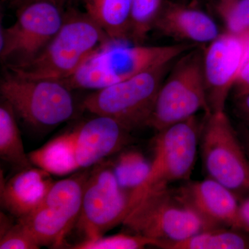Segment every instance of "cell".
Instances as JSON below:
<instances>
[{"label": "cell", "instance_id": "1", "mask_svg": "<svg viewBox=\"0 0 249 249\" xmlns=\"http://www.w3.org/2000/svg\"><path fill=\"white\" fill-rule=\"evenodd\" d=\"M109 42L112 41L86 13L69 9L60 30L36 58L21 66L4 68L26 78L66 80Z\"/></svg>", "mask_w": 249, "mask_h": 249}, {"label": "cell", "instance_id": "2", "mask_svg": "<svg viewBox=\"0 0 249 249\" xmlns=\"http://www.w3.org/2000/svg\"><path fill=\"white\" fill-rule=\"evenodd\" d=\"M197 46L189 43L131 45L127 42H109L93 53L73 76L64 81L73 90L101 89L175 61Z\"/></svg>", "mask_w": 249, "mask_h": 249}, {"label": "cell", "instance_id": "3", "mask_svg": "<svg viewBox=\"0 0 249 249\" xmlns=\"http://www.w3.org/2000/svg\"><path fill=\"white\" fill-rule=\"evenodd\" d=\"M175 61L94 90L85 98L82 107L94 115L114 119L129 132L147 126L160 88Z\"/></svg>", "mask_w": 249, "mask_h": 249}, {"label": "cell", "instance_id": "4", "mask_svg": "<svg viewBox=\"0 0 249 249\" xmlns=\"http://www.w3.org/2000/svg\"><path fill=\"white\" fill-rule=\"evenodd\" d=\"M72 90L64 80L26 78L6 68L0 80L2 100L17 117L38 128L58 125L74 115Z\"/></svg>", "mask_w": 249, "mask_h": 249}, {"label": "cell", "instance_id": "5", "mask_svg": "<svg viewBox=\"0 0 249 249\" xmlns=\"http://www.w3.org/2000/svg\"><path fill=\"white\" fill-rule=\"evenodd\" d=\"M200 110L209 114L204 73V50L195 47L173 65L160 88L147 126L157 132Z\"/></svg>", "mask_w": 249, "mask_h": 249}, {"label": "cell", "instance_id": "6", "mask_svg": "<svg viewBox=\"0 0 249 249\" xmlns=\"http://www.w3.org/2000/svg\"><path fill=\"white\" fill-rule=\"evenodd\" d=\"M200 136L201 157L209 178L240 201L249 196V158L225 111L206 114Z\"/></svg>", "mask_w": 249, "mask_h": 249}, {"label": "cell", "instance_id": "7", "mask_svg": "<svg viewBox=\"0 0 249 249\" xmlns=\"http://www.w3.org/2000/svg\"><path fill=\"white\" fill-rule=\"evenodd\" d=\"M62 6L54 0H36L18 8L16 22L1 27L0 59L4 67L25 65L43 51L64 22Z\"/></svg>", "mask_w": 249, "mask_h": 249}, {"label": "cell", "instance_id": "8", "mask_svg": "<svg viewBox=\"0 0 249 249\" xmlns=\"http://www.w3.org/2000/svg\"><path fill=\"white\" fill-rule=\"evenodd\" d=\"M202 124L194 116L158 132L150 173L142 186L132 191L136 204L147 191L189 179L196 163Z\"/></svg>", "mask_w": 249, "mask_h": 249}, {"label": "cell", "instance_id": "9", "mask_svg": "<svg viewBox=\"0 0 249 249\" xmlns=\"http://www.w3.org/2000/svg\"><path fill=\"white\" fill-rule=\"evenodd\" d=\"M123 224L134 233L160 242H178L205 231L200 219L168 187L147 191Z\"/></svg>", "mask_w": 249, "mask_h": 249}, {"label": "cell", "instance_id": "10", "mask_svg": "<svg viewBox=\"0 0 249 249\" xmlns=\"http://www.w3.org/2000/svg\"><path fill=\"white\" fill-rule=\"evenodd\" d=\"M133 208L132 191L119 185L110 163H101L87 178L76 224L85 240H94L123 224Z\"/></svg>", "mask_w": 249, "mask_h": 249}, {"label": "cell", "instance_id": "11", "mask_svg": "<svg viewBox=\"0 0 249 249\" xmlns=\"http://www.w3.org/2000/svg\"><path fill=\"white\" fill-rule=\"evenodd\" d=\"M249 56V34H219L204 50L205 86L210 113L225 111L226 103Z\"/></svg>", "mask_w": 249, "mask_h": 249}, {"label": "cell", "instance_id": "12", "mask_svg": "<svg viewBox=\"0 0 249 249\" xmlns=\"http://www.w3.org/2000/svg\"><path fill=\"white\" fill-rule=\"evenodd\" d=\"M174 192L178 200L200 219L205 231L219 228L243 230L240 200L217 181L211 178L189 181Z\"/></svg>", "mask_w": 249, "mask_h": 249}, {"label": "cell", "instance_id": "13", "mask_svg": "<svg viewBox=\"0 0 249 249\" xmlns=\"http://www.w3.org/2000/svg\"><path fill=\"white\" fill-rule=\"evenodd\" d=\"M130 132L114 119L103 116L86 121L71 131L75 157L79 169L101 163L128 142Z\"/></svg>", "mask_w": 249, "mask_h": 249}, {"label": "cell", "instance_id": "14", "mask_svg": "<svg viewBox=\"0 0 249 249\" xmlns=\"http://www.w3.org/2000/svg\"><path fill=\"white\" fill-rule=\"evenodd\" d=\"M153 29L180 43L206 45L219 36L216 22L209 14L191 4L165 0Z\"/></svg>", "mask_w": 249, "mask_h": 249}, {"label": "cell", "instance_id": "15", "mask_svg": "<svg viewBox=\"0 0 249 249\" xmlns=\"http://www.w3.org/2000/svg\"><path fill=\"white\" fill-rule=\"evenodd\" d=\"M42 168H27L1 186V202L11 214L24 217L42 205L54 181Z\"/></svg>", "mask_w": 249, "mask_h": 249}, {"label": "cell", "instance_id": "16", "mask_svg": "<svg viewBox=\"0 0 249 249\" xmlns=\"http://www.w3.org/2000/svg\"><path fill=\"white\" fill-rule=\"evenodd\" d=\"M85 13L112 42H130L133 0H83Z\"/></svg>", "mask_w": 249, "mask_h": 249}, {"label": "cell", "instance_id": "17", "mask_svg": "<svg viewBox=\"0 0 249 249\" xmlns=\"http://www.w3.org/2000/svg\"><path fill=\"white\" fill-rule=\"evenodd\" d=\"M19 223L40 247L62 246L74 226L63 214L44 205L19 218Z\"/></svg>", "mask_w": 249, "mask_h": 249}, {"label": "cell", "instance_id": "18", "mask_svg": "<svg viewBox=\"0 0 249 249\" xmlns=\"http://www.w3.org/2000/svg\"><path fill=\"white\" fill-rule=\"evenodd\" d=\"M28 155L33 165L51 175L63 176L79 170L71 131L55 137Z\"/></svg>", "mask_w": 249, "mask_h": 249}, {"label": "cell", "instance_id": "19", "mask_svg": "<svg viewBox=\"0 0 249 249\" xmlns=\"http://www.w3.org/2000/svg\"><path fill=\"white\" fill-rule=\"evenodd\" d=\"M249 232L232 228L210 229L178 242H160L165 249H249Z\"/></svg>", "mask_w": 249, "mask_h": 249}, {"label": "cell", "instance_id": "20", "mask_svg": "<svg viewBox=\"0 0 249 249\" xmlns=\"http://www.w3.org/2000/svg\"><path fill=\"white\" fill-rule=\"evenodd\" d=\"M89 173L54 181L42 205L58 211L76 224L81 212L85 182Z\"/></svg>", "mask_w": 249, "mask_h": 249}, {"label": "cell", "instance_id": "21", "mask_svg": "<svg viewBox=\"0 0 249 249\" xmlns=\"http://www.w3.org/2000/svg\"><path fill=\"white\" fill-rule=\"evenodd\" d=\"M0 156L1 160L22 169L32 165L24 151L17 116L4 100L0 106Z\"/></svg>", "mask_w": 249, "mask_h": 249}, {"label": "cell", "instance_id": "22", "mask_svg": "<svg viewBox=\"0 0 249 249\" xmlns=\"http://www.w3.org/2000/svg\"><path fill=\"white\" fill-rule=\"evenodd\" d=\"M111 165L119 185L124 189L132 191L142 186L146 180L152 163L142 152L129 150L121 153Z\"/></svg>", "mask_w": 249, "mask_h": 249}, {"label": "cell", "instance_id": "23", "mask_svg": "<svg viewBox=\"0 0 249 249\" xmlns=\"http://www.w3.org/2000/svg\"><path fill=\"white\" fill-rule=\"evenodd\" d=\"M165 0H133L130 42L143 45Z\"/></svg>", "mask_w": 249, "mask_h": 249}, {"label": "cell", "instance_id": "24", "mask_svg": "<svg viewBox=\"0 0 249 249\" xmlns=\"http://www.w3.org/2000/svg\"><path fill=\"white\" fill-rule=\"evenodd\" d=\"M213 8L227 32L240 36L249 34V0H214Z\"/></svg>", "mask_w": 249, "mask_h": 249}, {"label": "cell", "instance_id": "25", "mask_svg": "<svg viewBox=\"0 0 249 249\" xmlns=\"http://www.w3.org/2000/svg\"><path fill=\"white\" fill-rule=\"evenodd\" d=\"M160 241L138 234L119 233L108 237H98L94 240H84L76 244L74 249H141L147 246L157 247Z\"/></svg>", "mask_w": 249, "mask_h": 249}, {"label": "cell", "instance_id": "26", "mask_svg": "<svg viewBox=\"0 0 249 249\" xmlns=\"http://www.w3.org/2000/svg\"><path fill=\"white\" fill-rule=\"evenodd\" d=\"M40 247L20 223L7 228L1 233V249H37Z\"/></svg>", "mask_w": 249, "mask_h": 249}, {"label": "cell", "instance_id": "27", "mask_svg": "<svg viewBox=\"0 0 249 249\" xmlns=\"http://www.w3.org/2000/svg\"><path fill=\"white\" fill-rule=\"evenodd\" d=\"M234 109L244 124L249 126V92L235 96Z\"/></svg>", "mask_w": 249, "mask_h": 249}, {"label": "cell", "instance_id": "28", "mask_svg": "<svg viewBox=\"0 0 249 249\" xmlns=\"http://www.w3.org/2000/svg\"><path fill=\"white\" fill-rule=\"evenodd\" d=\"M235 96L249 91V56L246 60L234 85Z\"/></svg>", "mask_w": 249, "mask_h": 249}, {"label": "cell", "instance_id": "29", "mask_svg": "<svg viewBox=\"0 0 249 249\" xmlns=\"http://www.w3.org/2000/svg\"><path fill=\"white\" fill-rule=\"evenodd\" d=\"M240 217L242 229L249 232V196L240 201Z\"/></svg>", "mask_w": 249, "mask_h": 249}, {"label": "cell", "instance_id": "30", "mask_svg": "<svg viewBox=\"0 0 249 249\" xmlns=\"http://www.w3.org/2000/svg\"><path fill=\"white\" fill-rule=\"evenodd\" d=\"M238 133L249 158V126L242 124L239 128Z\"/></svg>", "mask_w": 249, "mask_h": 249}, {"label": "cell", "instance_id": "31", "mask_svg": "<svg viewBox=\"0 0 249 249\" xmlns=\"http://www.w3.org/2000/svg\"><path fill=\"white\" fill-rule=\"evenodd\" d=\"M34 1H36V0H8L10 5L13 7L16 8V9L23 6V5ZM54 1H58V2L63 5L66 0H54Z\"/></svg>", "mask_w": 249, "mask_h": 249}, {"label": "cell", "instance_id": "32", "mask_svg": "<svg viewBox=\"0 0 249 249\" xmlns=\"http://www.w3.org/2000/svg\"><path fill=\"white\" fill-rule=\"evenodd\" d=\"M182 3H185V4H186V0H183Z\"/></svg>", "mask_w": 249, "mask_h": 249}, {"label": "cell", "instance_id": "33", "mask_svg": "<svg viewBox=\"0 0 249 249\" xmlns=\"http://www.w3.org/2000/svg\"><path fill=\"white\" fill-rule=\"evenodd\" d=\"M248 92H249V91H248Z\"/></svg>", "mask_w": 249, "mask_h": 249}]
</instances>
